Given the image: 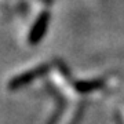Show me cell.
Listing matches in <instances>:
<instances>
[{
  "mask_svg": "<svg viewBox=\"0 0 124 124\" xmlns=\"http://www.w3.org/2000/svg\"><path fill=\"white\" fill-rule=\"evenodd\" d=\"M48 69H50L48 65H39V66L35 68V69L28 70L26 73H22V75L15 76V77L10 81L8 88L10 90L21 88V87H23V85L29 84L32 80H35V79H37V77H40V76H43L44 73H47Z\"/></svg>",
  "mask_w": 124,
  "mask_h": 124,
  "instance_id": "obj_1",
  "label": "cell"
},
{
  "mask_svg": "<svg viewBox=\"0 0 124 124\" xmlns=\"http://www.w3.org/2000/svg\"><path fill=\"white\" fill-rule=\"evenodd\" d=\"M48 22H50V13L48 11H43V13L37 17V19L35 21L31 32H29L28 40H29L31 44H37L40 40H41V37H43V36L46 35V32H47Z\"/></svg>",
  "mask_w": 124,
  "mask_h": 124,
  "instance_id": "obj_2",
  "label": "cell"
},
{
  "mask_svg": "<svg viewBox=\"0 0 124 124\" xmlns=\"http://www.w3.org/2000/svg\"><path fill=\"white\" fill-rule=\"evenodd\" d=\"M103 85V80L95 79V80H83V81H77L76 83V90L80 93H90L94 90L101 88Z\"/></svg>",
  "mask_w": 124,
  "mask_h": 124,
  "instance_id": "obj_3",
  "label": "cell"
}]
</instances>
